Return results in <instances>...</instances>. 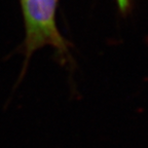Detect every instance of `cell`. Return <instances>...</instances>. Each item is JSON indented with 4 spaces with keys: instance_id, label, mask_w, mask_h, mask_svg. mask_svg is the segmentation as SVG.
<instances>
[{
    "instance_id": "cell-1",
    "label": "cell",
    "mask_w": 148,
    "mask_h": 148,
    "mask_svg": "<svg viewBox=\"0 0 148 148\" xmlns=\"http://www.w3.org/2000/svg\"><path fill=\"white\" fill-rule=\"evenodd\" d=\"M25 38L23 42L24 76L31 57L38 49L51 46L62 63L70 60V43L61 34L57 25L59 0H20Z\"/></svg>"
},
{
    "instance_id": "cell-2",
    "label": "cell",
    "mask_w": 148,
    "mask_h": 148,
    "mask_svg": "<svg viewBox=\"0 0 148 148\" xmlns=\"http://www.w3.org/2000/svg\"><path fill=\"white\" fill-rule=\"evenodd\" d=\"M117 4L119 6V8L125 12L127 10V7H129V4H130V0H117Z\"/></svg>"
}]
</instances>
